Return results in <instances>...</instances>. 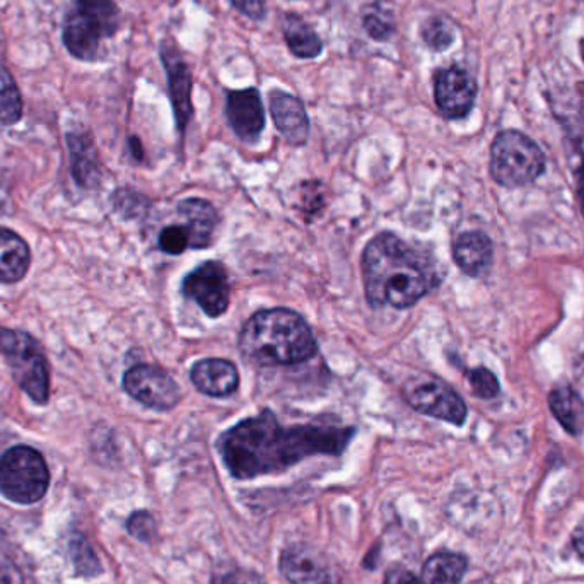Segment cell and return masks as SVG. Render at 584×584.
I'll return each instance as SVG.
<instances>
[{
	"label": "cell",
	"mask_w": 584,
	"mask_h": 584,
	"mask_svg": "<svg viewBox=\"0 0 584 584\" xmlns=\"http://www.w3.org/2000/svg\"><path fill=\"white\" fill-rule=\"evenodd\" d=\"M354 427L305 424L284 427L276 414L264 411L221 434L217 448L234 479L280 474L309 456H339L354 437Z\"/></svg>",
	"instance_id": "6da1fadb"
},
{
	"label": "cell",
	"mask_w": 584,
	"mask_h": 584,
	"mask_svg": "<svg viewBox=\"0 0 584 584\" xmlns=\"http://www.w3.org/2000/svg\"><path fill=\"white\" fill-rule=\"evenodd\" d=\"M362 284L374 308H411L442 284L436 262L393 233L374 236L361 258Z\"/></svg>",
	"instance_id": "7a4b0ae2"
},
{
	"label": "cell",
	"mask_w": 584,
	"mask_h": 584,
	"mask_svg": "<svg viewBox=\"0 0 584 584\" xmlns=\"http://www.w3.org/2000/svg\"><path fill=\"white\" fill-rule=\"evenodd\" d=\"M238 347L249 361L262 367H290L309 361L318 352L314 330L289 308L261 309L240 333Z\"/></svg>",
	"instance_id": "3957f363"
},
{
	"label": "cell",
	"mask_w": 584,
	"mask_h": 584,
	"mask_svg": "<svg viewBox=\"0 0 584 584\" xmlns=\"http://www.w3.org/2000/svg\"><path fill=\"white\" fill-rule=\"evenodd\" d=\"M120 26V12L114 0H76L64 24V43L72 57L95 61L102 40Z\"/></svg>",
	"instance_id": "277c9868"
},
{
	"label": "cell",
	"mask_w": 584,
	"mask_h": 584,
	"mask_svg": "<svg viewBox=\"0 0 584 584\" xmlns=\"http://www.w3.org/2000/svg\"><path fill=\"white\" fill-rule=\"evenodd\" d=\"M490 177L506 189L528 185L545 171L539 144L518 130H502L490 148Z\"/></svg>",
	"instance_id": "5b68a950"
},
{
	"label": "cell",
	"mask_w": 584,
	"mask_h": 584,
	"mask_svg": "<svg viewBox=\"0 0 584 584\" xmlns=\"http://www.w3.org/2000/svg\"><path fill=\"white\" fill-rule=\"evenodd\" d=\"M50 471L45 458L30 446H14L0 458V492L15 505H34L45 498Z\"/></svg>",
	"instance_id": "8992f818"
},
{
	"label": "cell",
	"mask_w": 584,
	"mask_h": 584,
	"mask_svg": "<svg viewBox=\"0 0 584 584\" xmlns=\"http://www.w3.org/2000/svg\"><path fill=\"white\" fill-rule=\"evenodd\" d=\"M0 352L8 358L21 389L36 404H45L50 395V371L39 343L28 333L0 328Z\"/></svg>",
	"instance_id": "52a82bcc"
},
{
	"label": "cell",
	"mask_w": 584,
	"mask_h": 584,
	"mask_svg": "<svg viewBox=\"0 0 584 584\" xmlns=\"http://www.w3.org/2000/svg\"><path fill=\"white\" fill-rule=\"evenodd\" d=\"M181 293L187 299L195 301L209 318L223 317L231 299L226 268L219 262H204L183 279Z\"/></svg>",
	"instance_id": "ba28073f"
},
{
	"label": "cell",
	"mask_w": 584,
	"mask_h": 584,
	"mask_svg": "<svg viewBox=\"0 0 584 584\" xmlns=\"http://www.w3.org/2000/svg\"><path fill=\"white\" fill-rule=\"evenodd\" d=\"M125 392L152 411L168 412L177 407L181 399L177 381L158 367L137 364L124 376Z\"/></svg>",
	"instance_id": "9c48e42d"
},
{
	"label": "cell",
	"mask_w": 584,
	"mask_h": 584,
	"mask_svg": "<svg viewBox=\"0 0 584 584\" xmlns=\"http://www.w3.org/2000/svg\"><path fill=\"white\" fill-rule=\"evenodd\" d=\"M404 395L407 404L421 414L439 418L453 426H464L467 421L468 408L464 399L436 378L407 386Z\"/></svg>",
	"instance_id": "30bf717a"
},
{
	"label": "cell",
	"mask_w": 584,
	"mask_h": 584,
	"mask_svg": "<svg viewBox=\"0 0 584 584\" xmlns=\"http://www.w3.org/2000/svg\"><path fill=\"white\" fill-rule=\"evenodd\" d=\"M434 99L443 117L460 120L467 117L476 105V79L461 67L439 71L434 79Z\"/></svg>",
	"instance_id": "8fae6325"
},
{
	"label": "cell",
	"mask_w": 584,
	"mask_h": 584,
	"mask_svg": "<svg viewBox=\"0 0 584 584\" xmlns=\"http://www.w3.org/2000/svg\"><path fill=\"white\" fill-rule=\"evenodd\" d=\"M279 567L293 584H342L332 562L305 543L287 546L280 554Z\"/></svg>",
	"instance_id": "7c38bea8"
},
{
	"label": "cell",
	"mask_w": 584,
	"mask_h": 584,
	"mask_svg": "<svg viewBox=\"0 0 584 584\" xmlns=\"http://www.w3.org/2000/svg\"><path fill=\"white\" fill-rule=\"evenodd\" d=\"M162 65L167 71L168 87H170L171 105H173L174 118H177L178 130L185 134L189 121L192 120V74L189 65L181 55L180 49L173 40L168 39L161 43Z\"/></svg>",
	"instance_id": "4fadbf2b"
},
{
	"label": "cell",
	"mask_w": 584,
	"mask_h": 584,
	"mask_svg": "<svg viewBox=\"0 0 584 584\" xmlns=\"http://www.w3.org/2000/svg\"><path fill=\"white\" fill-rule=\"evenodd\" d=\"M226 117L234 134L245 142L261 137L265 127L264 103L257 89L230 91L226 102Z\"/></svg>",
	"instance_id": "5bb4252c"
},
{
	"label": "cell",
	"mask_w": 584,
	"mask_h": 584,
	"mask_svg": "<svg viewBox=\"0 0 584 584\" xmlns=\"http://www.w3.org/2000/svg\"><path fill=\"white\" fill-rule=\"evenodd\" d=\"M190 380L200 393L214 399L233 395L240 386V373L226 359H202L193 364Z\"/></svg>",
	"instance_id": "9a60e30c"
},
{
	"label": "cell",
	"mask_w": 584,
	"mask_h": 584,
	"mask_svg": "<svg viewBox=\"0 0 584 584\" xmlns=\"http://www.w3.org/2000/svg\"><path fill=\"white\" fill-rule=\"evenodd\" d=\"M495 258V248L482 231H468L453 243V261L468 277L486 276Z\"/></svg>",
	"instance_id": "2e32d148"
},
{
	"label": "cell",
	"mask_w": 584,
	"mask_h": 584,
	"mask_svg": "<svg viewBox=\"0 0 584 584\" xmlns=\"http://www.w3.org/2000/svg\"><path fill=\"white\" fill-rule=\"evenodd\" d=\"M177 212L181 219V226L185 227L189 234L192 249L208 248L219 224V215L214 205L208 200L193 197V199L181 200Z\"/></svg>",
	"instance_id": "e0dca14e"
},
{
	"label": "cell",
	"mask_w": 584,
	"mask_h": 584,
	"mask_svg": "<svg viewBox=\"0 0 584 584\" xmlns=\"http://www.w3.org/2000/svg\"><path fill=\"white\" fill-rule=\"evenodd\" d=\"M270 114L277 130L287 142L302 146L308 140L309 120L305 105L296 96L287 93H272Z\"/></svg>",
	"instance_id": "ac0fdd59"
},
{
	"label": "cell",
	"mask_w": 584,
	"mask_h": 584,
	"mask_svg": "<svg viewBox=\"0 0 584 584\" xmlns=\"http://www.w3.org/2000/svg\"><path fill=\"white\" fill-rule=\"evenodd\" d=\"M71 149L72 174L81 187H95L99 181V161L95 142L87 134L74 132L67 136Z\"/></svg>",
	"instance_id": "d6986e66"
},
{
	"label": "cell",
	"mask_w": 584,
	"mask_h": 584,
	"mask_svg": "<svg viewBox=\"0 0 584 584\" xmlns=\"http://www.w3.org/2000/svg\"><path fill=\"white\" fill-rule=\"evenodd\" d=\"M31 255L20 234L0 230V280L20 283L26 276Z\"/></svg>",
	"instance_id": "ffe728a7"
},
{
	"label": "cell",
	"mask_w": 584,
	"mask_h": 584,
	"mask_svg": "<svg viewBox=\"0 0 584 584\" xmlns=\"http://www.w3.org/2000/svg\"><path fill=\"white\" fill-rule=\"evenodd\" d=\"M549 407L567 433L577 436L584 427V402L571 386H555L549 395Z\"/></svg>",
	"instance_id": "44dd1931"
},
{
	"label": "cell",
	"mask_w": 584,
	"mask_h": 584,
	"mask_svg": "<svg viewBox=\"0 0 584 584\" xmlns=\"http://www.w3.org/2000/svg\"><path fill=\"white\" fill-rule=\"evenodd\" d=\"M467 571V559L455 552H437L427 559L421 584H460Z\"/></svg>",
	"instance_id": "7402d4cb"
},
{
	"label": "cell",
	"mask_w": 584,
	"mask_h": 584,
	"mask_svg": "<svg viewBox=\"0 0 584 584\" xmlns=\"http://www.w3.org/2000/svg\"><path fill=\"white\" fill-rule=\"evenodd\" d=\"M284 39L290 52L299 59H315L323 50L320 36L315 33L299 15L289 14L284 18Z\"/></svg>",
	"instance_id": "603a6c76"
},
{
	"label": "cell",
	"mask_w": 584,
	"mask_h": 584,
	"mask_svg": "<svg viewBox=\"0 0 584 584\" xmlns=\"http://www.w3.org/2000/svg\"><path fill=\"white\" fill-rule=\"evenodd\" d=\"M23 117V98L8 68L0 65V124L14 125Z\"/></svg>",
	"instance_id": "cb8c5ba5"
},
{
	"label": "cell",
	"mask_w": 584,
	"mask_h": 584,
	"mask_svg": "<svg viewBox=\"0 0 584 584\" xmlns=\"http://www.w3.org/2000/svg\"><path fill=\"white\" fill-rule=\"evenodd\" d=\"M68 552H71L72 564H74L77 576L95 577L103 573L102 562L83 533L76 532L71 537Z\"/></svg>",
	"instance_id": "d4e9b609"
},
{
	"label": "cell",
	"mask_w": 584,
	"mask_h": 584,
	"mask_svg": "<svg viewBox=\"0 0 584 584\" xmlns=\"http://www.w3.org/2000/svg\"><path fill=\"white\" fill-rule=\"evenodd\" d=\"M423 39L429 49L443 52L452 45L455 40V30L448 21L443 18H433L423 28Z\"/></svg>",
	"instance_id": "484cf974"
},
{
	"label": "cell",
	"mask_w": 584,
	"mask_h": 584,
	"mask_svg": "<svg viewBox=\"0 0 584 584\" xmlns=\"http://www.w3.org/2000/svg\"><path fill=\"white\" fill-rule=\"evenodd\" d=\"M467 378L471 392L479 399L492 400L501 393L498 378L487 368H476V370L467 371Z\"/></svg>",
	"instance_id": "4316f807"
},
{
	"label": "cell",
	"mask_w": 584,
	"mask_h": 584,
	"mask_svg": "<svg viewBox=\"0 0 584 584\" xmlns=\"http://www.w3.org/2000/svg\"><path fill=\"white\" fill-rule=\"evenodd\" d=\"M159 248L168 255H181L187 249L192 248L190 245L189 234L181 224L164 227L159 234Z\"/></svg>",
	"instance_id": "83f0119b"
},
{
	"label": "cell",
	"mask_w": 584,
	"mask_h": 584,
	"mask_svg": "<svg viewBox=\"0 0 584 584\" xmlns=\"http://www.w3.org/2000/svg\"><path fill=\"white\" fill-rule=\"evenodd\" d=\"M127 530L139 542L151 543L156 535V521L148 511H136L127 520Z\"/></svg>",
	"instance_id": "f1b7e54d"
},
{
	"label": "cell",
	"mask_w": 584,
	"mask_h": 584,
	"mask_svg": "<svg viewBox=\"0 0 584 584\" xmlns=\"http://www.w3.org/2000/svg\"><path fill=\"white\" fill-rule=\"evenodd\" d=\"M364 28H367L371 39L378 40V42H385L393 33V24L385 18H381L380 14L367 15Z\"/></svg>",
	"instance_id": "f546056e"
},
{
	"label": "cell",
	"mask_w": 584,
	"mask_h": 584,
	"mask_svg": "<svg viewBox=\"0 0 584 584\" xmlns=\"http://www.w3.org/2000/svg\"><path fill=\"white\" fill-rule=\"evenodd\" d=\"M231 4L249 20L262 21L265 18L264 0H231Z\"/></svg>",
	"instance_id": "4dcf8cb0"
},
{
	"label": "cell",
	"mask_w": 584,
	"mask_h": 584,
	"mask_svg": "<svg viewBox=\"0 0 584 584\" xmlns=\"http://www.w3.org/2000/svg\"><path fill=\"white\" fill-rule=\"evenodd\" d=\"M221 584H265L264 580H262L261 576H258L257 573H253V571H233V573L227 574L226 577H224L223 583Z\"/></svg>",
	"instance_id": "1f68e13d"
},
{
	"label": "cell",
	"mask_w": 584,
	"mask_h": 584,
	"mask_svg": "<svg viewBox=\"0 0 584 584\" xmlns=\"http://www.w3.org/2000/svg\"><path fill=\"white\" fill-rule=\"evenodd\" d=\"M383 584H421V581H418L411 571L396 567V570L386 573Z\"/></svg>",
	"instance_id": "d6a6232c"
},
{
	"label": "cell",
	"mask_w": 584,
	"mask_h": 584,
	"mask_svg": "<svg viewBox=\"0 0 584 584\" xmlns=\"http://www.w3.org/2000/svg\"><path fill=\"white\" fill-rule=\"evenodd\" d=\"M0 584H23V574L15 565H0Z\"/></svg>",
	"instance_id": "836d02e7"
},
{
	"label": "cell",
	"mask_w": 584,
	"mask_h": 584,
	"mask_svg": "<svg viewBox=\"0 0 584 584\" xmlns=\"http://www.w3.org/2000/svg\"><path fill=\"white\" fill-rule=\"evenodd\" d=\"M573 545L576 549L577 554L584 559V520L577 524L576 530L573 533Z\"/></svg>",
	"instance_id": "e575fe53"
},
{
	"label": "cell",
	"mask_w": 584,
	"mask_h": 584,
	"mask_svg": "<svg viewBox=\"0 0 584 584\" xmlns=\"http://www.w3.org/2000/svg\"><path fill=\"white\" fill-rule=\"evenodd\" d=\"M130 146H132V151H134V155H136V158L137 159L142 158V151H140L139 139H136V137H134V139L130 140Z\"/></svg>",
	"instance_id": "d590c367"
},
{
	"label": "cell",
	"mask_w": 584,
	"mask_h": 584,
	"mask_svg": "<svg viewBox=\"0 0 584 584\" xmlns=\"http://www.w3.org/2000/svg\"><path fill=\"white\" fill-rule=\"evenodd\" d=\"M580 49H581V55H583V61H584V39L581 40Z\"/></svg>",
	"instance_id": "8d00e7d4"
}]
</instances>
